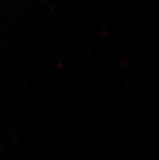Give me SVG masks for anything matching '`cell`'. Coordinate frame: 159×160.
<instances>
[]
</instances>
